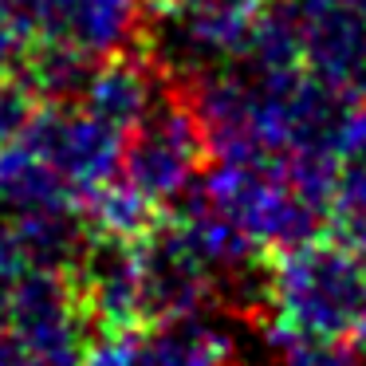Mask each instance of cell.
<instances>
[{
    "label": "cell",
    "instance_id": "obj_1",
    "mask_svg": "<svg viewBox=\"0 0 366 366\" xmlns=\"http://www.w3.org/2000/svg\"><path fill=\"white\" fill-rule=\"evenodd\" d=\"M264 319L276 347H347L366 323V256L335 232L268 252Z\"/></svg>",
    "mask_w": 366,
    "mask_h": 366
},
{
    "label": "cell",
    "instance_id": "obj_2",
    "mask_svg": "<svg viewBox=\"0 0 366 366\" xmlns=\"http://www.w3.org/2000/svg\"><path fill=\"white\" fill-rule=\"evenodd\" d=\"M24 56L16 75L36 99H75L103 59L127 51L138 0H20Z\"/></svg>",
    "mask_w": 366,
    "mask_h": 366
},
{
    "label": "cell",
    "instance_id": "obj_3",
    "mask_svg": "<svg viewBox=\"0 0 366 366\" xmlns=\"http://www.w3.org/2000/svg\"><path fill=\"white\" fill-rule=\"evenodd\" d=\"M205 162V130H201L189 95L177 87H166L127 134L119 182L134 189L150 209L166 213L197 185Z\"/></svg>",
    "mask_w": 366,
    "mask_h": 366
},
{
    "label": "cell",
    "instance_id": "obj_4",
    "mask_svg": "<svg viewBox=\"0 0 366 366\" xmlns=\"http://www.w3.org/2000/svg\"><path fill=\"white\" fill-rule=\"evenodd\" d=\"M272 0H162L154 51L169 71H213L244 56Z\"/></svg>",
    "mask_w": 366,
    "mask_h": 366
},
{
    "label": "cell",
    "instance_id": "obj_5",
    "mask_svg": "<svg viewBox=\"0 0 366 366\" xmlns=\"http://www.w3.org/2000/svg\"><path fill=\"white\" fill-rule=\"evenodd\" d=\"M300 64L350 103H366V0H280Z\"/></svg>",
    "mask_w": 366,
    "mask_h": 366
},
{
    "label": "cell",
    "instance_id": "obj_6",
    "mask_svg": "<svg viewBox=\"0 0 366 366\" xmlns=\"http://www.w3.org/2000/svg\"><path fill=\"white\" fill-rule=\"evenodd\" d=\"M138 366H237V347L205 315L138 327Z\"/></svg>",
    "mask_w": 366,
    "mask_h": 366
},
{
    "label": "cell",
    "instance_id": "obj_7",
    "mask_svg": "<svg viewBox=\"0 0 366 366\" xmlns=\"http://www.w3.org/2000/svg\"><path fill=\"white\" fill-rule=\"evenodd\" d=\"M331 229L366 256V103H355L339 146V174L331 197Z\"/></svg>",
    "mask_w": 366,
    "mask_h": 366
},
{
    "label": "cell",
    "instance_id": "obj_8",
    "mask_svg": "<svg viewBox=\"0 0 366 366\" xmlns=\"http://www.w3.org/2000/svg\"><path fill=\"white\" fill-rule=\"evenodd\" d=\"M276 366H366L350 347H319V342H295L280 347Z\"/></svg>",
    "mask_w": 366,
    "mask_h": 366
},
{
    "label": "cell",
    "instance_id": "obj_9",
    "mask_svg": "<svg viewBox=\"0 0 366 366\" xmlns=\"http://www.w3.org/2000/svg\"><path fill=\"white\" fill-rule=\"evenodd\" d=\"M347 347H350V350H355V355H358V358H362V362H366V323L358 327V335H355V339L347 342Z\"/></svg>",
    "mask_w": 366,
    "mask_h": 366
}]
</instances>
